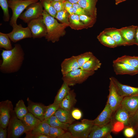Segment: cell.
I'll use <instances>...</instances> for the list:
<instances>
[{
  "instance_id": "74e56055",
  "label": "cell",
  "mask_w": 138,
  "mask_h": 138,
  "mask_svg": "<svg viewBox=\"0 0 138 138\" xmlns=\"http://www.w3.org/2000/svg\"><path fill=\"white\" fill-rule=\"evenodd\" d=\"M93 55L92 52H87L76 56L79 68H81L83 64Z\"/></svg>"
},
{
  "instance_id": "5bb4252c",
  "label": "cell",
  "mask_w": 138,
  "mask_h": 138,
  "mask_svg": "<svg viewBox=\"0 0 138 138\" xmlns=\"http://www.w3.org/2000/svg\"><path fill=\"white\" fill-rule=\"evenodd\" d=\"M29 112L41 121L44 120L45 112L47 106L42 103L33 102L28 98L27 99Z\"/></svg>"
},
{
  "instance_id": "ee69618b",
  "label": "cell",
  "mask_w": 138,
  "mask_h": 138,
  "mask_svg": "<svg viewBox=\"0 0 138 138\" xmlns=\"http://www.w3.org/2000/svg\"><path fill=\"white\" fill-rule=\"evenodd\" d=\"M73 7L74 9V14L79 16L82 14L87 15L84 10L77 3L73 4Z\"/></svg>"
},
{
  "instance_id": "d4e9b609",
  "label": "cell",
  "mask_w": 138,
  "mask_h": 138,
  "mask_svg": "<svg viewBox=\"0 0 138 138\" xmlns=\"http://www.w3.org/2000/svg\"><path fill=\"white\" fill-rule=\"evenodd\" d=\"M54 115L61 122L70 124H72L75 120L72 116L71 111L60 107L56 111Z\"/></svg>"
},
{
  "instance_id": "1f68e13d",
  "label": "cell",
  "mask_w": 138,
  "mask_h": 138,
  "mask_svg": "<svg viewBox=\"0 0 138 138\" xmlns=\"http://www.w3.org/2000/svg\"><path fill=\"white\" fill-rule=\"evenodd\" d=\"M70 90L68 85L66 82H64L55 97L54 102L60 103Z\"/></svg>"
},
{
  "instance_id": "9c48e42d",
  "label": "cell",
  "mask_w": 138,
  "mask_h": 138,
  "mask_svg": "<svg viewBox=\"0 0 138 138\" xmlns=\"http://www.w3.org/2000/svg\"><path fill=\"white\" fill-rule=\"evenodd\" d=\"M12 26L13 28L12 31L7 34L13 42L16 43L25 38H32L31 31L28 26L24 28L21 24H17Z\"/></svg>"
},
{
  "instance_id": "11a10c76",
  "label": "cell",
  "mask_w": 138,
  "mask_h": 138,
  "mask_svg": "<svg viewBox=\"0 0 138 138\" xmlns=\"http://www.w3.org/2000/svg\"><path fill=\"white\" fill-rule=\"evenodd\" d=\"M72 4L77 3L79 0H66Z\"/></svg>"
},
{
  "instance_id": "7402d4cb",
  "label": "cell",
  "mask_w": 138,
  "mask_h": 138,
  "mask_svg": "<svg viewBox=\"0 0 138 138\" xmlns=\"http://www.w3.org/2000/svg\"><path fill=\"white\" fill-rule=\"evenodd\" d=\"M102 31L113 39L115 42L117 47L127 45L122 38L119 29L109 28L105 29Z\"/></svg>"
},
{
  "instance_id": "5b68a950",
  "label": "cell",
  "mask_w": 138,
  "mask_h": 138,
  "mask_svg": "<svg viewBox=\"0 0 138 138\" xmlns=\"http://www.w3.org/2000/svg\"><path fill=\"white\" fill-rule=\"evenodd\" d=\"M95 73V71H87L79 68L63 76L62 79L69 86H73L82 83Z\"/></svg>"
},
{
  "instance_id": "cb8c5ba5",
  "label": "cell",
  "mask_w": 138,
  "mask_h": 138,
  "mask_svg": "<svg viewBox=\"0 0 138 138\" xmlns=\"http://www.w3.org/2000/svg\"><path fill=\"white\" fill-rule=\"evenodd\" d=\"M76 101L75 94L73 90H70L60 103V107L71 111Z\"/></svg>"
},
{
  "instance_id": "603a6c76",
  "label": "cell",
  "mask_w": 138,
  "mask_h": 138,
  "mask_svg": "<svg viewBox=\"0 0 138 138\" xmlns=\"http://www.w3.org/2000/svg\"><path fill=\"white\" fill-rule=\"evenodd\" d=\"M21 120L27 132L32 130L42 121L29 112Z\"/></svg>"
},
{
  "instance_id": "6f0895ef",
  "label": "cell",
  "mask_w": 138,
  "mask_h": 138,
  "mask_svg": "<svg viewBox=\"0 0 138 138\" xmlns=\"http://www.w3.org/2000/svg\"><path fill=\"white\" fill-rule=\"evenodd\" d=\"M50 2L51 1H60L63 2H64L66 0H48Z\"/></svg>"
},
{
  "instance_id": "ab89813d",
  "label": "cell",
  "mask_w": 138,
  "mask_h": 138,
  "mask_svg": "<svg viewBox=\"0 0 138 138\" xmlns=\"http://www.w3.org/2000/svg\"><path fill=\"white\" fill-rule=\"evenodd\" d=\"M0 6L3 12L4 20L5 22L8 21L10 17L8 10V1L7 0H0Z\"/></svg>"
},
{
  "instance_id": "f546056e",
  "label": "cell",
  "mask_w": 138,
  "mask_h": 138,
  "mask_svg": "<svg viewBox=\"0 0 138 138\" xmlns=\"http://www.w3.org/2000/svg\"><path fill=\"white\" fill-rule=\"evenodd\" d=\"M113 62H119L127 64L138 68V58L137 56L124 55L118 57Z\"/></svg>"
},
{
  "instance_id": "9a60e30c",
  "label": "cell",
  "mask_w": 138,
  "mask_h": 138,
  "mask_svg": "<svg viewBox=\"0 0 138 138\" xmlns=\"http://www.w3.org/2000/svg\"><path fill=\"white\" fill-rule=\"evenodd\" d=\"M113 113L108 102L101 113L93 120L94 125H102L110 122L112 119Z\"/></svg>"
},
{
  "instance_id": "44dd1931",
  "label": "cell",
  "mask_w": 138,
  "mask_h": 138,
  "mask_svg": "<svg viewBox=\"0 0 138 138\" xmlns=\"http://www.w3.org/2000/svg\"><path fill=\"white\" fill-rule=\"evenodd\" d=\"M114 113L112 116L113 121H119L123 123L126 127L129 126L131 116L126 110L120 106Z\"/></svg>"
},
{
  "instance_id": "f6af8a7d",
  "label": "cell",
  "mask_w": 138,
  "mask_h": 138,
  "mask_svg": "<svg viewBox=\"0 0 138 138\" xmlns=\"http://www.w3.org/2000/svg\"><path fill=\"white\" fill-rule=\"evenodd\" d=\"M50 2L57 12L65 9L64 2L60 1Z\"/></svg>"
},
{
  "instance_id": "e575fe53",
  "label": "cell",
  "mask_w": 138,
  "mask_h": 138,
  "mask_svg": "<svg viewBox=\"0 0 138 138\" xmlns=\"http://www.w3.org/2000/svg\"><path fill=\"white\" fill-rule=\"evenodd\" d=\"M60 107V103L54 102L48 106L46 110L44 116V120H47L51 117L55 115V114Z\"/></svg>"
},
{
  "instance_id": "836d02e7",
  "label": "cell",
  "mask_w": 138,
  "mask_h": 138,
  "mask_svg": "<svg viewBox=\"0 0 138 138\" xmlns=\"http://www.w3.org/2000/svg\"><path fill=\"white\" fill-rule=\"evenodd\" d=\"M10 40L7 34L0 32V48L9 50L13 48Z\"/></svg>"
},
{
  "instance_id": "4316f807",
  "label": "cell",
  "mask_w": 138,
  "mask_h": 138,
  "mask_svg": "<svg viewBox=\"0 0 138 138\" xmlns=\"http://www.w3.org/2000/svg\"><path fill=\"white\" fill-rule=\"evenodd\" d=\"M97 38L101 43L105 46L111 48H114L117 47L113 39L103 31L97 36Z\"/></svg>"
},
{
  "instance_id": "277c9868",
  "label": "cell",
  "mask_w": 138,
  "mask_h": 138,
  "mask_svg": "<svg viewBox=\"0 0 138 138\" xmlns=\"http://www.w3.org/2000/svg\"><path fill=\"white\" fill-rule=\"evenodd\" d=\"M39 0H9V7L12 11V15L10 18V25L12 26L17 24L18 18L22 12L30 5L38 2Z\"/></svg>"
},
{
  "instance_id": "f35d334b",
  "label": "cell",
  "mask_w": 138,
  "mask_h": 138,
  "mask_svg": "<svg viewBox=\"0 0 138 138\" xmlns=\"http://www.w3.org/2000/svg\"><path fill=\"white\" fill-rule=\"evenodd\" d=\"M70 14L65 9L57 12L55 18L62 23L65 24L69 25V17Z\"/></svg>"
},
{
  "instance_id": "7a4b0ae2",
  "label": "cell",
  "mask_w": 138,
  "mask_h": 138,
  "mask_svg": "<svg viewBox=\"0 0 138 138\" xmlns=\"http://www.w3.org/2000/svg\"><path fill=\"white\" fill-rule=\"evenodd\" d=\"M44 22L46 26L47 34L45 37L48 41L57 42L60 38L65 35V28L69 25L59 23L54 18L50 15L44 9L43 13Z\"/></svg>"
},
{
  "instance_id": "4fadbf2b",
  "label": "cell",
  "mask_w": 138,
  "mask_h": 138,
  "mask_svg": "<svg viewBox=\"0 0 138 138\" xmlns=\"http://www.w3.org/2000/svg\"><path fill=\"white\" fill-rule=\"evenodd\" d=\"M114 84L119 95L123 97L138 96V87L123 84L113 77L109 78Z\"/></svg>"
},
{
  "instance_id": "f907efd6",
  "label": "cell",
  "mask_w": 138,
  "mask_h": 138,
  "mask_svg": "<svg viewBox=\"0 0 138 138\" xmlns=\"http://www.w3.org/2000/svg\"><path fill=\"white\" fill-rule=\"evenodd\" d=\"M59 138H74L72 134L70 132H65Z\"/></svg>"
},
{
  "instance_id": "83f0119b",
  "label": "cell",
  "mask_w": 138,
  "mask_h": 138,
  "mask_svg": "<svg viewBox=\"0 0 138 138\" xmlns=\"http://www.w3.org/2000/svg\"><path fill=\"white\" fill-rule=\"evenodd\" d=\"M14 111L17 117L20 120L29 112L27 107L22 99L19 100L16 104Z\"/></svg>"
},
{
  "instance_id": "ac0fdd59",
  "label": "cell",
  "mask_w": 138,
  "mask_h": 138,
  "mask_svg": "<svg viewBox=\"0 0 138 138\" xmlns=\"http://www.w3.org/2000/svg\"><path fill=\"white\" fill-rule=\"evenodd\" d=\"M61 67L63 76L79 68L76 56H73L64 59L61 64Z\"/></svg>"
},
{
  "instance_id": "d6a6232c",
  "label": "cell",
  "mask_w": 138,
  "mask_h": 138,
  "mask_svg": "<svg viewBox=\"0 0 138 138\" xmlns=\"http://www.w3.org/2000/svg\"><path fill=\"white\" fill-rule=\"evenodd\" d=\"M45 121L51 126L60 128L65 130H68L70 125L61 122L55 115L51 117Z\"/></svg>"
},
{
  "instance_id": "60d3db41",
  "label": "cell",
  "mask_w": 138,
  "mask_h": 138,
  "mask_svg": "<svg viewBox=\"0 0 138 138\" xmlns=\"http://www.w3.org/2000/svg\"><path fill=\"white\" fill-rule=\"evenodd\" d=\"M65 132V130L62 128L50 126L49 136L51 138H59Z\"/></svg>"
},
{
  "instance_id": "6da1fadb",
  "label": "cell",
  "mask_w": 138,
  "mask_h": 138,
  "mask_svg": "<svg viewBox=\"0 0 138 138\" xmlns=\"http://www.w3.org/2000/svg\"><path fill=\"white\" fill-rule=\"evenodd\" d=\"M2 61L0 70L5 74L14 73L20 68L24 59L25 54L21 45L15 44L11 50H3L1 54Z\"/></svg>"
},
{
  "instance_id": "680465c9",
  "label": "cell",
  "mask_w": 138,
  "mask_h": 138,
  "mask_svg": "<svg viewBox=\"0 0 138 138\" xmlns=\"http://www.w3.org/2000/svg\"><path fill=\"white\" fill-rule=\"evenodd\" d=\"M137 56V57L138 58V56Z\"/></svg>"
},
{
  "instance_id": "ffe728a7",
  "label": "cell",
  "mask_w": 138,
  "mask_h": 138,
  "mask_svg": "<svg viewBox=\"0 0 138 138\" xmlns=\"http://www.w3.org/2000/svg\"><path fill=\"white\" fill-rule=\"evenodd\" d=\"M97 0H79L77 3L85 10L87 15L96 18Z\"/></svg>"
},
{
  "instance_id": "bcb514c9",
  "label": "cell",
  "mask_w": 138,
  "mask_h": 138,
  "mask_svg": "<svg viewBox=\"0 0 138 138\" xmlns=\"http://www.w3.org/2000/svg\"><path fill=\"white\" fill-rule=\"evenodd\" d=\"M135 134V131L132 127L128 126L125 128L124 131V136L127 138H131L134 136Z\"/></svg>"
},
{
  "instance_id": "7bdbcfd3",
  "label": "cell",
  "mask_w": 138,
  "mask_h": 138,
  "mask_svg": "<svg viewBox=\"0 0 138 138\" xmlns=\"http://www.w3.org/2000/svg\"><path fill=\"white\" fill-rule=\"evenodd\" d=\"M129 126L132 127L134 129L138 128V109L131 117Z\"/></svg>"
},
{
  "instance_id": "3957f363",
  "label": "cell",
  "mask_w": 138,
  "mask_h": 138,
  "mask_svg": "<svg viewBox=\"0 0 138 138\" xmlns=\"http://www.w3.org/2000/svg\"><path fill=\"white\" fill-rule=\"evenodd\" d=\"M94 125L93 120L84 119L70 124L68 130L74 138H87Z\"/></svg>"
},
{
  "instance_id": "681fc988",
  "label": "cell",
  "mask_w": 138,
  "mask_h": 138,
  "mask_svg": "<svg viewBox=\"0 0 138 138\" xmlns=\"http://www.w3.org/2000/svg\"><path fill=\"white\" fill-rule=\"evenodd\" d=\"M7 128H4L0 126V138H6L7 137Z\"/></svg>"
},
{
  "instance_id": "30bf717a",
  "label": "cell",
  "mask_w": 138,
  "mask_h": 138,
  "mask_svg": "<svg viewBox=\"0 0 138 138\" xmlns=\"http://www.w3.org/2000/svg\"><path fill=\"white\" fill-rule=\"evenodd\" d=\"M12 101L8 99L0 102V126L4 128L7 126L14 111Z\"/></svg>"
},
{
  "instance_id": "c3c4849f",
  "label": "cell",
  "mask_w": 138,
  "mask_h": 138,
  "mask_svg": "<svg viewBox=\"0 0 138 138\" xmlns=\"http://www.w3.org/2000/svg\"><path fill=\"white\" fill-rule=\"evenodd\" d=\"M25 138H51L49 136L42 134H33L29 132L26 133Z\"/></svg>"
},
{
  "instance_id": "8d00e7d4",
  "label": "cell",
  "mask_w": 138,
  "mask_h": 138,
  "mask_svg": "<svg viewBox=\"0 0 138 138\" xmlns=\"http://www.w3.org/2000/svg\"><path fill=\"white\" fill-rule=\"evenodd\" d=\"M79 16L80 20L84 24L86 28L92 27L96 21V18L85 14Z\"/></svg>"
},
{
  "instance_id": "db71d44e",
  "label": "cell",
  "mask_w": 138,
  "mask_h": 138,
  "mask_svg": "<svg viewBox=\"0 0 138 138\" xmlns=\"http://www.w3.org/2000/svg\"><path fill=\"white\" fill-rule=\"evenodd\" d=\"M115 4L116 5H118V4L126 1V0H115Z\"/></svg>"
},
{
  "instance_id": "7dc6e473",
  "label": "cell",
  "mask_w": 138,
  "mask_h": 138,
  "mask_svg": "<svg viewBox=\"0 0 138 138\" xmlns=\"http://www.w3.org/2000/svg\"><path fill=\"white\" fill-rule=\"evenodd\" d=\"M72 116L75 120H79L82 117V113L81 111L77 108H74L71 111Z\"/></svg>"
},
{
  "instance_id": "4dcf8cb0",
  "label": "cell",
  "mask_w": 138,
  "mask_h": 138,
  "mask_svg": "<svg viewBox=\"0 0 138 138\" xmlns=\"http://www.w3.org/2000/svg\"><path fill=\"white\" fill-rule=\"evenodd\" d=\"M69 26L75 30H81L86 28L84 24L80 20L79 15L73 14L70 15L69 17Z\"/></svg>"
},
{
  "instance_id": "52a82bcc",
  "label": "cell",
  "mask_w": 138,
  "mask_h": 138,
  "mask_svg": "<svg viewBox=\"0 0 138 138\" xmlns=\"http://www.w3.org/2000/svg\"><path fill=\"white\" fill-rule=\"evenodd\" d=\"M43 10V7L39 1L29 5L26 10L20 15L19 18L27 23L31 20L42 16Z\"/></svg>"
},
{
  "instance_id": "9f6ffc18",
  "label": "cell",
  "mask_w": 138,
  "mask_h": 138,
  "mask_svg": "<svg viewBox=\"0 0 138 138\" xmlns=\"http://www.w3.org/2000/svg\"><path fill=\"white\" fill-rule=\"evenodd\" d=\"M135 131L136 132V137L138 138V128L134 129Z\"/></svg>"
},
{
  "instance_id": "8fae6325",
  "label": "cell",
  "mask_w": 138,
  "mask_h": 138,
  "mask_svg": "<svg viewBox=\"0 0 138 138\" xmlns=\"http://www.w3.org/2000/svg\"><path fill=\"white\" fill-rule=\"evenodd\" d=\"M113 121L112 119L108 123L102 125H94L89 133L88 138H112V132Z\"/></svg>"
},
{
  "instance_id": "ba28073f",
  "label": "cell",
  "mask_w": 138,
  "mask_h": 138,
  "mask_svg": "<svg viewBox=\"0 0 138 138\" xmlns=\"http://www.w3.org/2000/svg\"><path fill=\"white\" fill-rule=\"evenodd\" d=\"M27 24L33 39L40 38L46 36L47 27L42 15L31 20Z\"/></svg>"
},
{
  "instance_id": "8992f818",
  "label": "cell",
  "mask_w": 138,
  "mask_h": 138,
  "mask_svg": "<svg viewBox=\"0 0 138 138\" xmlns=\"http://www.w3.org/2000/svg\"><path fill=\"white\" fill-rule=\"evenodd\" d=\"M8 138H18L27 132L21 120L16 117L14 111L7 126Z\"/></svg>"
},
{
  "instance_id": "484cf974",
  "label": "cell",
  "mask_w": 138,
  "mask_h": 138,
  "mask_svg": "<svg viewBox=\"0 0 138 138\" xmlns=\"http://www.w3.org/2000/svg\"><path fill=\"white\" fill-rule=\"evenodd\" d=\"M101 63L100 61L94 55L82 66L81 68L88 71H95L100 68Z\"/></svg>"
},
{
  "instance_id": "f5cc1de1",
  "label": "cell",
  "mask_w": 138,
  "mask_h": 138,
  "mask_svg": "<svg viewBox=\"0 0 138 138\" xmlns=\"http://www.w3.org/2000/svg\"><path fill=\"white\" fill-rule=\"evenodd\" d=\"M69 14L70 15H72L74 14V9L73 7L65 9Z\"/></svg>"
},
{
  "instance_id": "e0dca14e",
  "label": "cell",
  "mask_w": 138,
  "mask_h": 138,
  "mask_svg": "<svg viewBox=\"0 0 138 138\" xmlns=\"http://www.w3.org/2000/svg\"><path fill=\"white\" fill-rule=\"evenodd\" d=\"M131 116L138 109V96L124 97L120 105Z\"/></svg>"
},
{
  "instance_id": "d590c367",
  "label": "cell",
  "mask_w": 138,
  "mask_h": 138,
  "mask_svg": "<svg viewBox=\"0 0 138 138\" xmlns=\"http://www.w3.org/2000/svg\"><path fill=\"white\" fill-rule=\"evenodd\" d=\"M44 9L51 16L55 18L57 12L51 2L48 0H39Z\"/></svg>"
},
{
  "instance_id": "7c38bea8",
  "label": "cell",
  "mask_w": 138,
  "mask_h": 138,
  "mask_svg": "<svg viewBox=\"0 0 138 138\" xmlns=\"http://www.w3.org/2000/svg\"><path fill=\"white\" fill-rule=\"evenodd\" d=\"M109 88V94L107 101L114 113L120 106L124 97L119 95L114 84L110 79Z\"/></svg>"
},
{
  "instance_id": "d6986e66",
  "label": "cell",
  "mask_w": 138,
  "mask_h": 138,
  "mask_svg": "<svg viewBox=\"0 0 138 138\" xmlns=\"http://www.w3.org/2000/svg\"><path fill=\"white\" fill-rule=\"evenodd\" d=\"M137 26L132 25L119 29L122 38L127 45L134 44V37Z\"/></svg>"
},
{
  "instance_id": "f1b7e54d",
  "label": "cell",
  "mask_w": 138,
  "mask_h": 138,
  "mask_svg": "<svg viewBox=\"0 0 138 138\" xmlns=\"http://www.w3.org/2000/svg\"><path fill=\"white\" fill-rule=\"evenodd\" d=\"M50 127L49 124L44 120L32 130L29 132L33 134H42L49 136Z\"/></svg>"
},
{
  "instance_id": "b9f144b4",
  "label": "cell",
  "mask_w": 138,
  "mask_h": 138,
  "mask_svg": "<svg viewBox=\"0 0 138 138\" xmlns=\"http://www.w3.org/2000/svg\"><path fill=\"white\" fill-rule=\"evenodd\" d=\"M126 127L122 123L118 121H113L112 125V132L117 133L122 131Z\"/></svg>"
},
{
  "instance_id": "816d5d0a",
  "label": "cell",
  "mask_w": 138,
  "mask_h": 138,
  "mask_svg": "<svg viewBox=\"0 0 138 138\" xmlns=\"http://www.w3.org/2000/svg\"><path fill=\"white\" fill-rule=\"evenodd\" d=\"M134 44L138 46V26H137L136 28L135 32L134 37Z\"/></svg>"
},
{
  "instance_id": "2e32d148",
  "label": "cell",
  "mask_w": 138,
  "mask_h": 138,
  "mask_svg": "<svg viewBox=\"0 0 138 138\" xmlns=\"http://www.w3.org/2000/svg\"><path fill=\"white\" fill-rule=\"evenodd\" d=\"M114 72L117 75L128 74L134 75L138 74V68L127 64L113 62Z\"/></svg>"
}]
</instances>
